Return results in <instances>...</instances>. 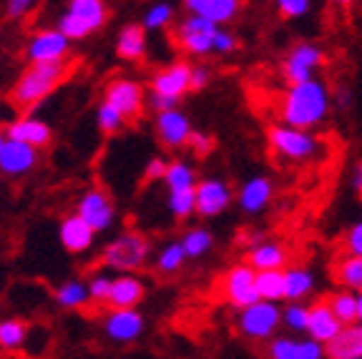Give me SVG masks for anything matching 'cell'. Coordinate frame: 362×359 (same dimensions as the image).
<instances>
[{
	"mask_svg": "<svg viewBox=\"0 0 362 359\" xmlns=\"http://www.w3.org/2000/svg\"><path fill=\"white\" fill-rule=\"evenodd\" d=\"M171 16H174V11H171L169 3H156V6L146 13V18H144V28H148V30L166 28L171 23Z\"/></svg>",
	"mask_w": 362,
	"mask_h": 359,
	"instance_id": "obj_40",
	"label": "cell"
},
{
	"mask_svg": "<svg viewBox=\"0 0 362 359\" xmlns=\"http://www.w3.org/2000/svg\"><path fill=\"white\" fill-rule=\"evenodd\" d=\"M35 166V146L23 141L8 139L0 146V171L3 174H23Z\"/></svg>",
	"mask_w": 362,
	"mask_h": 359,
	"instance_id": "obj_19",
	"label": "cell"
},
{
	"mask_svg": "<svg viewBox=\"0 0 362 359\" xmlns=\"http://www.w3.org/2000/svg\"><path fill=\"white\" fill-rule=\"evenodd\" d=\"M342 329V322L332 314V309L327 307V302H317L307 309V337H312L315 342L327 344L329 339Z\"/></svg>",
	"mask_w": 362,
	"mask_h": 359,
	"instance_id": "obj_17",
	"label": "cell"
},
{
	"mask_svg": "<svg viewBox=\"0 0 362 359\" xmlns=\"http://www.w3.org/2000/svg\"><path fill=\"white\" fill-rule=\"evenodd\" d=\"M25 334H28V324L25 322H0V347L3 349H18L25 342Z\"/></svg>",
	"mask_w": 362,
	"mask_h": 359,
	"instance_id": "obj_34",
	"label": "cell"
},
{
	"mask_svg": "<svg viewBox=\"0 0 362 359\" xmlns=\"http://www.w3.org/2000/svg\"><path fill=\"white\" fill-rule=\"evenodd\" d=\"M166 174V161L164 158H151L146 166V174H144V181H156V179H164Z\"/></svg>",
	"mask_w": 362,
	"mask_h": 359,
	"instance_id": "obj_47",
	"label": "cell"
},
{
	"mask_svg": "<svg viewBox=\"0 0 362 359\" xmlns=\"http://www.w3.org/2000/svg\"><path fill=\"white\" fill-rule=\"evenodd\" d=\"M247 264L255 271L284 269V266L289 264V252H287V247H282V244H277V242H259L249 249Z\"/></svg>",
	"mask_w": 362,
	"mask_h": 359,
	"instance_id": "obj_23",
	"label": "cell"
},
{
	"mask_svg": "<svg viewBox=\"0 0 362 359\" xmlns=\"http://www.w3.org/2000/svg\"><path fill=\"white\" fill-rule=\"evenodd\" d=\"M108 289H111V279H108V276H96L88 286V297L93 299V302H106Z\"/></svg>",
	"mask_w": 362,
	"mask_h": 359,
	"instance_id": "obj_45",
	"label": "cell"
},
{
	"mask_svg": "<svg viewBox=\"0 0 362 359\" xmlns=\"http://www.w3.org/2000/svg\"><path fill=\"white\" fill-rule=\"evenodd\" d=\"M282 326V309L277 302H267V299H257V302L247 304L239 309L237 317V329L252 342H264L277 334Z\"/></svg>",
	"mask_w": 362,
	"mask_h": 359,
	"instance_id": "obj_3",
	"label": "cell"
},
{
	"mask_svg": "<svg viewBox=\"0 0 362 359\" xmlns=\"http://www.w3.org/2000/svg\"><path fill=\"white\" fill-rule=\"evenodd\" d=\"M317 279L307 266L284 269V302H305L315 292Z\"/></svg>",
	"mask_w": 362,
	"mask_h": 359,
	"instance_id": "obj_25",
	"label": "cell"
},
{
	"mask_svg": "<svg viewBox=\"0 0 362 359\" xmlns=\"http://www.w3.org/2000/svg\"><path fill=\"white\" fill-rule=\"evenodd\" d=\"M257 294L267 302H282L284 299V269H262L255 274Z\"/></svg>",
	"mask_w": 362,
	"mask_h": 359,
	"instance_id": "obj_30",
	"label": "cell"
},
{
	"mask_svg": "<svg viewBox=\"0 0 362 359\" xmlns=\"http://www.w3.org/2000/svg\"><path fill=\"white\" fill-rule=\"evenodd\" d=\"M325 51L317 43H297L282 61V76L287 83H300L317 73V68H322Z\"/></svg>",
	"mask_w": 362,
	"mask_h": 359,
	"instance_id": "obj_8",
	"label": "cell"
},
{
	"mask_svg": "<svg viewBox=\"0 0 362 359\" xmlns=\"http://www.w3.org/2000/svg\"><path fill=\"white\" fill-rule=\"evenodd\" d=\"M216 23L206 20V18L192 13L189 18L176 25V45L189 56H209L214 53V35H216Z\"/></svg>",
	"mask_w": 362,
	"mask_h": 359,
	"instance_id": "obj_7",
	"label": "cell"
},
{
	"mask_svg": "<svg viewBox=\"0 0 362 359\" xmlns=\"http://www.w3.org/2000/svg\"><path fill=\"white\" fill-rule=\"evenodd\" d=\"M274 196V184L267 176H255L239 189L237 204L244 213H262Z\"/></svg>",
	"mask_w": 362,
	"mask_h": 359,
	"instance_id": "obj_18",
	"label": "cell"
},
{
	"mask_svg": "<svg viewBox=\"0 0 362 359\" xmlns=\"http://www.w3.org/2000/svg\"><path fill=\"white\" fill-rule=\"evenodd\" d=\"M181 247H184L187 259H199V257H204V254L209 252L211 247H214V236H211L206 229H192V231H187V234H184V239H181Z\"/></svg>",
	"mask_w": 362,
	"mask_h": 359,
	"instance_id": "obj_32",
	"label": "cell"
},
{
	"mask_svg": "<svg viewBox=\"0 0 362 359\" xmlns=\"http://www.w3.org/2000/svg\"><path fill=\"white\" fill-rule=\"evenodd\" d=\"M148 252H151V242H148L144 234H136V231H129V234H121L116 242H111L103 252L101 261L111 269H139V266L146 261Z\"/></svg>",
	"mask_w": 362,
	"mask_h": 359,
	"instance_id": "obj_6",
	"label": "cell"
},
{
	"mask_svg": "<svg viewBox=\"0 0 362 359\" xmlns=\"http://www.w3.org/2000/svg\"><path fill=\"white\" fill-rule=\"evenodd\" d=\"M307 304L305 302H287L282 312V324L292 331H305L307 329Z\"/></svg>",
	"mask_w": 362,
	"mask_h": 359,
	"instance_id": "obj_38",
	"label": "cell"
},
{
	"mask_svg": "<svg viewBox=\"0 0 362 359\" xmlns=\"http://www.w3.org/2000/svg\"><path fill=\"white\" fill-rule=\"evenodd\" d=\"M56 299L61 307H81L88 299V286H83L81 281H68L58 289Z\"/></svg>",
	"mask_w": 362,
	"mask_h": 359,
	"instance_id": "obj_37",
	"label": "cell"
},
{
	"mask_svg": "<svg viewBox=\"0 0 362 359\" xmlns=\"http://www.w3.org/2000/svg\"><path fill=\"white\" fill-rule=\"evenodd\" d=\"M8 139L23 141L30 146H45L51 141V129L43 121H35V118H21L8 129Z\"/></svg>",
	"mask_w": 362,
	"mask_h": 359,
	"instance_id": "obj_27",
	"label": "cell"
},
{
	"mask_svg": "<svg viewBox=\"0 0 362 359\" xmlns=\"http://www.w3.org/2000/svg\"><path fill=\"white\" fill-rule=\"evenodd\" d=\"M334 6H342V8H347V6H352V3H355V0H332Z\"/></svg>",
	"mask_w": 362,
	"mask_h": 359,
	"instance_id": "obj_53",
	"label": "cell"
},
{
	"mask_svg": "<svg viewBox=\"0 0 362 359\" xmlns=\"http://www.w3.org/2000/svg\"><path fill=\"white\" fill-rule=\"evenodd\" d=\"M209 71L204 66L199 68H192V73H189V90H204L206 86H209Z\"/></svg>",
	"mask_w": 362,
	"mask_h": 359,
	"instance_id": "obj_46",
	"label": "cell"
},
{
	"mask_svg": "<svg viewBox=\"0 0 362 359\" xmlns=\"http://www.w3.org/2000/svg\"><path fill=\"white\" fill-rule=\"evenodd\" d=\"M189 73H192V66L171 63L169 68H161L151 78V90L153 93L171 95V98H181L189 90Z\"/></svg>",
	"mask_w": 362,
	"mask_h": 359,
	"instance_id": "obj_20",
	"label": "cell"
},
{
	"mask_svg": "<svg viewBox=\"0 0 362 359\" xmlns=\"http://www.w3.org/2000/svg\"><path fill=\"white\" fill-rule=\"evenodd\" d=\"M357 322L362 324V292H357Z\"/></svg>",
	"mask_w": 362,
	"mask_h": 359,
	"instance_id": "obj_52",
	"label": "cell"
},
{
	"mask_svg": "<svg viewBox=\"0 0 362 359\" xmlns=\"http://www.w3.org/2000/svg\"><path fill=\"white\" fill-rule=\"evenodd\" d=\"M78 61H66L63 58H53V61H30V66L21 73L11 90V103L18 111H30L38 106L43 98L53 93L63 81L74 76Z\"/></svg>",
	"mask_w": 362,
	"mask_h": 359,
	"instance_id": "obj_2",
	"label": "cell"
},
{
	"mask_svg": "<svg viewBox=\"0 0 362 359\" xmlns=\"http://www.w3.org/2000/svg\"><path fill=\"white\" fill-rule=\"evenodd\" d=\"M197 186V184H194ZM194 186H187V189H171L169 194V208L176 219H189L194 213V206H197V194H194Z\"/></svg>",
	"mask_w": 362,
	"mask_h": 359,
	"instance_id": "obj_33",
	"label": "cell"
},
{
	"mask_svg": "<svg viewBox=\"0 0 362 359\" xmlns=\"http://www.w3.org/2000/svg\"><path fill=\"white\" fill-rule=\"evenodd\" d=\"M164 179H166V184H169V189H187V186L197 184V174H194L192 166L184 161L166 163Z\"/></svg>",
	"mask_w": 362,
	"mask_h": 359,
	"instance_id": "obj_35",
	"label": "cell"
},
{
	"mask_svg": "<svg viewBox=\"0 0 362 359\" xmlns=\"http://www.w3.org/2000/svg\"><path fill=\"white\" fill-rule=\"evenodd\" d=\"M30 6H33V0H11V3H8V16L11 18L25 16Z\"/></svg>",
	"mask_w": 362,
	"mask_h": 359,
	"instance_id": "obj_49",
	"label": "cell"
},
{
	"mask_svg": "<svg viewBox=\"0 0 362 359\" xmlns=\"http://www.w3.org/2000/svg\"><path fill=\"white\" fill-rule=\"evenodd\" d=\"M187 146H192V151L197 153L199 158H204L214 151V139L206 134H199V131H192L187 139Z\"/></svg>",
	"mask_w": 362,
	"mask_h": 359,
	"instance_id": "obj_42",
	"label": "cell"
},
{
	"mask_svg": "<svg viewBox=\"0 0 362 359\" xmlns=\"http://www.w3.org/2000/svg\"><path fill=\"white\" fill-rule=\"evenodd\" d=\"M239 48V38L234 33L224 28H216V35H214V53L219 56H226V53H234Z\"/></svg>",
	"mask_w": 362,
	"mask_h": 359,
	"instance_id": "obj_43",
	"label": "cell"
},
{
	"mask_svg": "<svg viewBox=\"0 0 362 359\" xmlns=\"http://www.w3.org/2000/svg\"><path fill=\"white\" fill-rule=\"evenodd\" d=\"M334 279L342 289H352V292H362V257L357 254H345L334 264Z\"/></svg>",
	"mask_w": 362,
	"mask_h": 359,
	"instance_id": "obj_28",
	"label": "cell"
},
{
	"mask_svg": "<svg viewBox=\"0 0 362 359\" xmlns=\"http://www.w3.org/2000/svg\"><path fill=\"white\" fill-rule=\"evenodd\" d=\"M144 329V319L134 309H113L106 319V334L116 342H134Z\"/></svg>",
	"mask_w": 362,
	"mask_h": 359,
	"instance_id": "obj_22",
	"label": "cell"
},
{
	"mask_svg": "<svg viewBox=\"0 0 362 359\" xmlns=\"http://www.w3.org/2000/svg\"><path fill=\"white\" fill-rule=\"evenodd\" d=\"M352 189L362 196V161L355 163V169H352Z\"/></svg>",
	"mask_w": 362,
	"mask_h": 359,
	"instance_id": "obj_50",
	"label": "cell"
},
{
	"mask_svg": "<svg viewBox=\"0 0 362 359\" xmlns=\"http://www.w3.org/2000/svg\"><path fill=\"white\" fill-rule=\"evenodd\" d=\"M194 194H197V206L194 211L204 219H214L219 213H224L226 208L232 206V189L226 181H219V179H206L202 184L194 186Z\"/></svg>",
	"mask_w": 362,
	"mask_h": 359,
	"instance_id": "obj_11",
	"label": "cell"
},
{
	"mask_svg": "<svg viewBox=\"0 0 362 359\" xmlns=\"http://www.w3.org/2000/svg\"><path fill=\"white\" fill-rule=\"evenodd\" d=\"M334 103H337L339 108H347V103H350V93H347V90H337V93H334Z\"/></svg>",
	"mask_w": 362,
	"mask_h": 359,
	"instance_id": "obj_51",
	"label": "cell"
},
{
	"mask_svg": "<svg viewBox=\"0 0 362 359\" xmlns=\"http://www.w3.org/2000/svg\"><path fill=\"white\" fill-rule=\"evenodd\" d=\"M332 108V95L325 81L307 78L300 83H289L284 90L282 103H279V118L282 124L294 126V129H317Z\"/></svg>",
	"mask_w": 362,
	"mask_h": 359,
	"instance_id": "obj_1",
	"label": "cell"
},
{
	"mask_svg": "<svg viewBox=\"0 0 362 359\" xmlns=\"http://www.w3.org/2000/svg\"><path fill=\"white\" fill-rule=\"evenodd\" d=\"M103 101L111 103L126 121H136L144 111V90L139 83L129 78H116L106 86V93H103Z\"/></svg>",
	"mask_w": 362,
	"mask_h": 359,
	"instance_id": "obj_10",
	"label": "cell"
},
{
	"mask_svg": "<svg viewBox=\"0 0 362 359\" xmlns=\"http://www.w3.org/2000/svg\"><path fill=\"white\" fill-rule=\"evenodd\" d=\"M103 20H106L103 0H71L68 13L61 18V33L68 40H78L101 28Z\"/></svg>",
	"mask_w": 362,
	"mask_h": 359,
	"instance_id": "obj_5",
	"label": "cell"
},
{
	"mask_svg": "<svg viewBox=\"0 0 362 359\" xmlns=\"http://www.w3.org/2000/svg\"><path fill=\"white\" fill-rule=\"evenodd\" d=\"M124 124H126V118L121 116V113L116 111L111 103L103 101L101 108H98V126H101L103 134H116V131H119Z\"/></svg>",
	"mask_w": 362,
	"mask_h": 359,
	"instance_id": "obj_39",
	"label": "cell"
},
{
	"mask_svg": "<svg viewBox=\"0 0 362 359\" xmlns=\"http://www.w3.org/2000/svg\"><path fill=\"white\" fill-rule=\"evenodd\" d=\"M267 354L272 359H322L325 344L315 342L312 337L294 339V337H277L272 339Z\"/></svg>",
	"mask_w": 362,
	"mask_h": 359,
	"instance_id": "obj_13",
	"label": "cell"
},
{
	"mask_svg": "<svg viewBox=\"0 0 362 359\" xmlns=\"http://www.w3.org/2000/svg\"><path fill=\"white\" fill-rule=\"evenodd\" d=\"M184 259H187V254H184L181 242H174V244H169V247H164V252L158 254L156 269L161 271V274H174V271H179L181 266H184Z\"/></svg>",
	"mask_w": 362,
	"mask_h": 359,
	"instance_id": "obj_36",
	"label": "cell"
},
{
	"mask_svg": "<svg viewBox=\"0 0 362 359\" xmlns=\"http://www.w3.org/2000/svg\"><path fill=\"white\" fill-rule=\"evenodd\" d=\"M255 274L249 264H237L221 276V292H224V299L232 307L242 309L247 304L257 302L259 294H257V284H255Z\"/></svg>",
	"mask_w": 362,
	"mask_h": 359,
	"instance_id": "obj_9",
	"label": "cell"
},
{
	"mask_svg": "<svg viewBox=\"0 0 362 359\" xmlns=\"http://www.w3.org/2000/svg\"><path fill=\"white\" fill-rule=\"evenodd\" d=\"M0 146H3V136H0Z\"/></svg>",
	"mask_w": 362,
	"mask_h": 359,
	"instance_id": "obj_54",
	"label": "cell"
},
{
	"mask_svg": "<svg viewBox=\"0 0 362 359\" xmlns=\"http://www.w3.org/2000/svg\"><path fill=\"white\" fill-rule=\"evenodd\" d=\"M151 108L153 111H166V108H176L179 106V98H171V95L164 93H151Z\"/></svg>",
	"mask_w": 362,
	"mask_h": 359,
	"instance_id": "obj_48",
	"label": "cell"
},
{
	"mask_svg": "<svg viewBox=\"0 0 362 359\" xmlns=\"http://www.w3.org/2000/svg\"><path fill=\"white\" fill-rule=\"evenodd\" d=\"M146 53V28L144 25H129L119 35V56L126 61H141Z\"/></svg>",
	"mask_w": 362,
	"mask_h": 359,
	"instance_id": "obj_29",
	"label": "cell"
},
{
	"mask_svg": "<svg viewBox=\"0 0 362 359\" xmlns=\"http://www.w3.org/2000/svg\"><path fill=\"white\" fill-rule=\"evenodd\" d=\"M327 307L332 309V314L337 317L342 324H352L357 322V292L352 289H339L327 299Z\"/></svg>",
	"mask_w": 362,
	"mask_h": 359,
	"instance_id": "obj_31",
	"label": "cell"
},
{
	"mask_svg": "<svg viewBox=\"0 0 362 359\" xmlns=\"http://www.w3.org/2000/svg\"><path fill=\"white\" fill-rule=\"evenodd\" d=\"M345 252L362 257V221H357L355 226H350V231L345 234Z\"/></svg>",
	"mask_w": 362,
	"mask_h": 359,
	"instance_id": "obj_44",
	"label": "cell"
},
{
	"mask_svg": "<svg viewBox=\"0 0 362 359\" xmlns=\"http://www.w3.org/2000/svg\"><path fill=\"white\" fill-rule=\"evenodd\" d=\"M144 294H146V286H144L141 279H136V276H119V279H111L106 304L111 309H134L144 299Z\"/></svg>",
	"mask_w": 362,
	"mask_h": 359,
	"instance_id": "obj_21",
	"label": "cell"
},
{
	"mask_svg": "<svg viewBox=\"0 0 362 359\" xmlns=\"http://www.w3.org/2000/svg\"><path fill=\"white\" fill-rule=\"evenodd\" d=\"M156 134L161 143L169 148L187 146V139L192 134V121L187 113L176 111V108H166V111H156Z\"/></svg>",
	"mask_w": 362,
	"mask_h": 359,
	"instance_id": "obj_12",
	"label": "cell"
},
{
	"mask_svg": "<svg viewBox=\"0 0 362 359\" xmlns=\"http://www.w3.org/2000/svg\"><path fill=\"white\" fill-rule=\"evenodd\" d=\"M184 8L189 13L206 18L216 25H226L239 18L244 8V0H184Z\"/></svg>",
	"mask_w": 362,
	"mask_h": 359,
	"instance_id": "obj_14",
	"label": "cell"
},
{
	"mask_svg": "<svg viewBox=\"0 0 362 359\" xmlns=\"http://www.w3.org/2000/svg\"><path fill=\"white\" fill-rule=\"evenodd\" d=\"M277 13L287 20H297V18H305L312 11V0H274Z\"/></svg>",
	"mask_w": 362,
	"mask_h": 359,
	"instance_id": "obj_41",
	"label": "cell"
},
{
	"mask_svg": "<svg viewBox=\"0 0 362 359\" xmlns=\"http://www.w3.org/2000/svg\"><path fill=\"white\" fill-rule=\"evenodd\" d=\"M78 216L88 221L93 231H106L113 221V204L103 191H88L78 204Z\"/></svg>",
	"mask_w": 362,
	"mask_h": 359,
	"instance_id": "obj_16",
	"label": "cell"
},
{
	"mask_svg": "<svg viewBox=\"0 0 362 359\" xmlns=\"http://www.w3.org/2000/svg\"><path fill=\"white\" fill-rule=\"evenodd\" d=\"M68 53V38L61 30H43L33 38L28 48L30 61H53V58H63Z\"/></svg>",
	"mask_w": 362,
	"mask_h": 359,
	"instance_id": "obj_24",
	"label": "cell"
},
{
	"mask_svg": "<svg viewBox=\"0 0 362 359\" xmlns=\"http://www.w3.org/2000/svg\"><path fill=\"white\" fill-rule=\"evenodd\" d=\"M269 146L277 156L287 161H310L322 148V143L310 129H294V126L282 124L269 129Z\"/></svg>",
	"mask_w": 362,
	"mask_h": 359,
	"instance_id": "obj_4",
	"label": "cell"
},
{
	"mask_svg": "<svg viewBox=\"0 0 362 359\" xmlns=\"http://www.w3.org/2000/svg\"><path fill=\"white\" fill-rule=\"evenodd\" d=\"M325 357L329 359H362V324H342V329L325 344Z\"/></svg>",
	"mask_w": 362,
	"mask_h": 359,
	"instance_id": "obj_15",
	"label": "cell"
},
{
	"mask_svg": "<svg viewBox=\"0 0 362 359\" xmlns=\"http://www.w3.org/2000/svg\"><path fill=\"white\" fill-rule=\"evenodd\" d=\"M93 234H96V231L90 229L88 221L81 219L78 213L63 219V224H61V242L68 252H86V249L93 244Z\"/></svg>",
	"mask_w": 362,
	"mask_h": 359,
	"instance_id": "obj_26",
	"label": "cell"
}]
</instances>
